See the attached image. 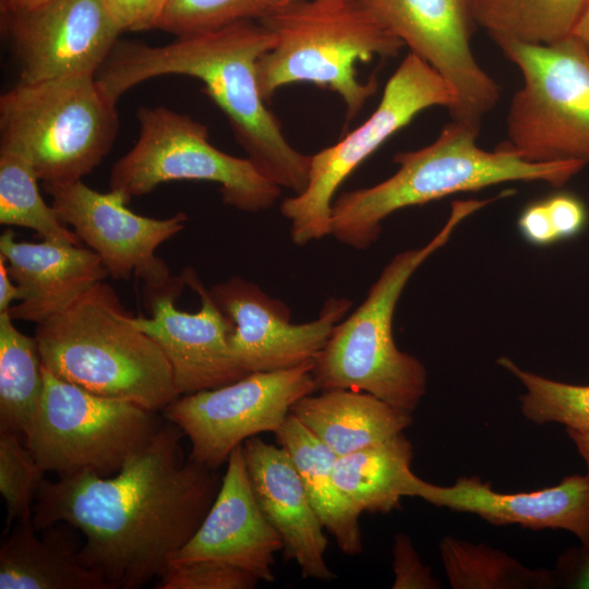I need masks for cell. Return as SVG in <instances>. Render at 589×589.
<instances>
[{"instance_id":"obj_1","label":"cell","mask_w":589,"mask_h":589,"mask_svg":"<svg viewBox=\"0 0 589 589\" xmlns=\"http://www.w3.org/2000/svg\"><path fill=\"white\" fill-rule=\"evenodd\" d=\"M183 432L166 421L113 476L44 480L33 507L37 530L64 524L85 537L81 562L110 589L158 579L195 533L221 484L216 470L188 458Z\"/></svg>"},{"instance_id":"obj_2","label":"cell","mask_w":589,"mask_h":589,"mask_svg":"<svg viewBox=\"0 0 589 589\" xmlns=\"http://www.w3.org/2000/svg\"><path fill=\"white\" fill-rule=\"evenodd\" d=\"M274 43L272 32L259 21L178 36L163 46L118 41L97 80L116 103L135 85L157 76L200 80L257 170L299 194L308 184L311 155L287 141L259 85L257 62Z\"/></svg>"},{"instance_id":"obj_3","label":"cell","mask_w":589,"mask_h":589,"mask_svg":"<svg viewBox=\"0 0 589 589\" xmlns=\"http://www.w3.org/2000/svg\"><path fill=\"white\" fill-rule=\"evenodd\" d=\"M479 133L452 120L431 144L396 153L398 169L393 176L334 200L330 235L345 245L365 250L377 241L383 220L399 209L510 181L558 188L586 167L574 160L531 163L506 144L485 151L477 145Z\"/></svg>"},{"instance_id":"obj_4","label":"cell","mask_w":589,"mask_h":589,"mask_svg":"<svg viewBox=\"0 0 589 589\" xmlns=\"http://www.w3.org/2000/svg\"><path fill=\"white\" fill-rule=\"evenodd\" d=\"M116 291L100 281L58 314L36 324L43 364L98 395L163 411L180 395L156 341L128 321Z\"/></svg>"},{"instance_id":"obj_5","label":"cell","mask_w":589,"mask_h":589,"mask_svg":"<svg viewBox=\"0 0 589 589\" xmlns=\"http://www.w3.org/2000/svg\"><path fill=\"white\" fill-rule=\"evenodd\" d=\"M497 199L454 201L446 223L426 244L399 252L388 262L364 301L335 325L314 359L316 390H361L409 412L417 408L426 393L428 373L418 358L395 344L397 302L413 273L447 243L456 227Z\"/></svg>"},{"instance_id":"obj_6","label":"cell","mask_w":589,"mask_h":589,"mask_svg":"<svg viewBox=\"0 0 589 589\" xmlns=\"http://www.w3.org/2000/svg\"><path fill=\"white\" fill-rule=\"evenodd\" d=\"M260 22L275 38L257 62L263 98L290 84H314L339 95L348 120L377 87L375 77H358V62L396 57L405 46L361 0L286 1Z\"/></svg>"},{"instance_id":"obj_7","label":"cell","mask_w":589,"mask_h":589,"mask_svg":"<svg viewBox=\"0 0 589 589\" xmlns=\"http://www.w3.org/2000/svg\"><path fill=\"white\" fill-rule=\"evenodd\" d=\"M118 130L117 103L95 76L17 83L0 97V148L25 157L43 183L82 180Z\"/></svg>"},{"instance_id":"obj_8","label":"cell","mask_w":589,"mask_h":589,"mask_svg":"<svg viewBox=\"0 0 589 589\" xmlns=\"http://www.w3.org/2000/svg\"><path fill=\"white\" fill-rule=\"evenodd\" d=\"M522 77L508 108L509 148L531 163L589 167V52L573 35L554 44L494 40Z\"/></svg>"},{"instance_id":"obj_9","label":"cell","mask_w":589,"mask_h":589,"mask_svg":"<svg viewBox=\"0 0 589 589\" xmlns=\"http://www.w3.org/2000/svg\"><path fill=\"white\" fill-rule=\"evenodd\" d=\"M44 388L27 447L59 478L110 477L141 450L163 422L135 402L89 392L43 364Z\"/></svg>"},{"instance_id":"obj_10","label":"cell","mask_w":589,"mask_h":589,"mask_svg":"<svg viewBox=\"0 0 589 589\" xmlns=\"http://www.w3.org/2000/svg\"><path fill=\"white\" fill-rule=\"evenodd\" d=\"M136 118L139 139L109 177V188L129 200L178 180L216 182L225 204L249 213L272 207L280 196L281 188L248 157L216 148L205 124L164 106L140 107Z\"/></svg>"},{"instance_id":"obj_11","label":"cell","mask_w":589,"mask_h":589,"mask_svg":"<svg viewBox=\"0 0 589 589\" xmlns=\"http://www.w3.org/2000/svg\"><path fill=\"white\" fill-rule=\"evenodd\" d=\"M454 100L447 82L409 52L387 81L373 113L337 143L311 155L305 189L281 202L292 242L304 245L330 235L334 196L349 175L421 111L434 106L449 110Z\"/></svg>"},{"instance_id":"obj_12","label":"cell","mask_w":589,"mask_h":589,"mask_svg":"<svg viewBox=\"0 0 589 589\" xmlns=\"http://www.w3.org/2000/svg\"><path fill=\"white\" fill-rule=\"evenodd\" d=\"M314 359L297 366L248 373L230 384L180 395L164 410L191 443L189 459L217 470L231 452L262 432H276L292 405L316 390Z\"/></svg>"},{"instance_id":"obj_13","label":"cell","mask_w":589,"mask_h":589,"mask_svg":"<svg viewBox=\"0 0 589 589\" xmlns=\"http://www.w3.org/2000/svg\"><path fill=\"white\" fill-rule=\"evenodd\" d=\"M151 317L128 315L168 359L179 395L217 388L247 375L228 344L233 324L216 305L194 269L187 267L161 285L143 287Z\"/></svg>"},{"instance_id":"obj_14","label":"cell","mask_w":589,"mask_h":589,"mask_svg":"<svg viewBox=\"0 0 589 589\" xmlns=\"http://www.w3.org/2000/svg\"><path fill=\"white\" fill-rule=\"evenodd\" d=\"M405 46L449 85L452 120L476 129L500 99L498 84L472 52L470 0H361Z\"/></svg>"},{"instance_id":"obj_15","label":"cell","mask_w":589,"mask_h":589,"mask_svg":"<svg viewBox=\"0 0 589 589\" xmlns=\"http://www.w3.org/2000/svg\"><path fill=\"white\" fill-rule=\"evenodd\" d=\"M44 189L59 218L100 257L111 278L133 275L146 286H156L171 277L155 251L183 230L185 213L164 219L142 216L128 208L130 200L122 192H98L82 180L44 183Z\"/></svg>"},{"instance_id":"obj_16","label":"cell","mask_w":589,"mask_h":589,"mask_svg":"<svg viewBox=\"0 0 589 589\" xmlns=\"http://www.w3.org/2000/svg\"><path fill=\"white\" fill-rule=\"evenodd\" d=\"M208 290L233 324L229 349L247 374L286 370L315 359L352 304L346 298H330L317 318L294 324L286 304L242 277H231Z\"/></svg>"},{"instance_id":"obj_17","label":"cell","mask_w":589,"mask_h":589,"mask_svg":"<svg viewBox=\"0 0 589 589\" xmlns=\"http://www.w3.org/2000/svg\"><path fill=\"white\" fill-rule=\"evenodd\" d=\"M3 16L4 31L20 67L19 83L95 76L120 35L101 0H51L36 9Z\"/></svg>"},{"instance_id":"obj_18","label":"cell","mask_w":589,"mask_h":589,"mask_svg":"<svg viewBox=\"0 0 589 589\" xmlns=\"http://www.w3.org/2000/svg\"><path fill=\"white\" fill-rule=\"evenodd\" d=\"M283 548L280 536L255 500L241 444L228 458L220 488L204 520L170 564L214 561L272 582L275 554Z\"/></svg>"},{"instance_id":"obj_19","label":"cell","mask_w":589,"mask_h":589,"mask_svg":"<svg viewBox=\"0 0 589 589\" xmlns=\"http://www.w3.org/2000/svg\"><path fill=\"white\" fill-rule=\"evenodd\" d=\"M406 496L437 507L471 513L492 525L564 529L589 543V474L564 478L557 485L533 492L501 493L478 477H461L450 486L429 483L414 473Z\"/></svg>"},{"instance_id":"obj_20","label":"cell","mask_w":589,"mask_h":589,"mask_svg":"<svg viewBox=\"0 0 589 589\" xmlns=\"http://www.w3.org/2000/svg\"><path fill=\"white\" fill-rule=\"evenodd\" d=\"M242 447L255 500L280 536L286 558L298 564L303 578H335L324 557L325 528L288 452L257 435L245 440Z\"/></svg>"},{"instance_id":"obj_21","label":"cell","mask_w":589,"mask_h":589,"mask_svg":"<svg viewBox=\"0 0 589 589\" xmlns=\"http://www.w3.org/2000/svg\"><path fill=\"white\" fill-rule=\"evenodd\" d=\"M0 255L20 290L19 303L8 310L14 321L41 323L109 276L89 248L16 241L11 229L0 237Z\"/></svg>"},{"instance_id":"obj_22","label":"cell","mask_w":589,"mask_h":589,"mask_svg":"<svg viewBox=\"0 0 589 589\" xmlns=\"http://www.w3.org/2000/svg\"><path fill=\"white\" fill-rule=\"evenodd\" d=\"M290 413L337 457L383 443L412 424V412L354 389L306 395Z\"/></svg>"},{"instance_id":"obj_23","label":"cell","mask_w":589,"mask_h":589,"mask_svg":"<svg viewBox=\"0 0 589 589\" xmlns=\"http://www.w3.org/2000/svg\"><path fill=\"white\" fill-rule=\"evenodd\" d=\"M52 527L39 539L33 518L12 525L0 548V589H110L81 562L70 534Z\"/></svg>"},{"instance_id":"obj_24","label":"cell","mask_w":589,"mask_h":589,"mask_svg":"<svg viewBox=\"0 0 589 589\" xmlns=\"http://www.w3.org/2000/svg\"><path fill=\"white\" fill-rule=\"evenodd\" d=\"M275 435L296 466L325 530L333 536L341 552L351 556L359 554L362 551L361 512L336 483L334 465L337 456L291 413Z\"/></svg>"},{"instance_id":"obj_25","label":"cell","mask_w":589,"mask_h":589,"mask_svg":"<svg viewBox=\"0 0 589 589\" xmlns=\"http://www.w3.org/2000/svg\"><path fill=\"white\" fill-rule=\"evenodd\" d=\"M412 445L400 433L383 443L339 456L334 477L338 488L362 513L388 514L399 508L412 477Z\"/></svg>"},{"instance_id":"obj_26","label":"cell","mask_w":589,"mask_h":589,"mask_svg":"<svg viewBox=\"0 0 589 589\" xmlns=\"http://www.w3.org/2000/svg\"><path fill=\"white\" fill-rule=\"evenodd\" d=\"M588 0H470L493 40L549 45L573 36Z\"/></svg>"},{"instance_id":"obj_27","label":"cell","mask_w":589,"mask_h":589,"mask_svg":"<svg viewBox=\"0 0 589 589\" xmlns=\"http://www.w3.org/2000/svg\"><path fill=\"white\" fill-rule=\"evenodd\" d=\"M0 312V431L27 434L43 395V362L35 337Z\"/></svg>"},{"instance_id":"obj_28","label":"cell","mask_w":589,"mask_h":589,"mask_svg":"<svg viewBox=\"0 0 589 589\" xmlns=\"http://www.w3.org/2000/svg\"><path fill=\"white\" fill-rule=\"evenodd\" d=\"M444 568L455 589L554 588L552 570L531 569L506 553L447 536L440 543Z\"/></svg>"},{"instance_id":"obj_29","label":"cell","mask_w":589,"mask_h":589,"mask_svg":"<svg viewBox=\"0 0 589 589\" xmlns=\"http://www.w3.org/2000/svg\"><path fill=\"white\" fill-rule=\"evenodd\" d=\"M38 181L25 157L0 148V224L33 229L44 241L80 244L76 233L43 199Z\"/></svg>"},{"instance_id":"obj_30","label":"cell","mask_w":589,"mask_h":589,"mask_svg":"<svg viewBox=\"0 0 589 589\" xmlns=\"http://www.w3.org/2000/svg\"><path fill=\"white\" fill-rule=\"evenodd\" d=\"M497 363L526 388L521 412L537 424L557 422L567 429L589 431V385L562 383L520 369L507 357Z\"/></svg>"},{"instance_id":"obj_31","label":"cell","mask_w":589,"mask_h":589,"mask_svg":"<svg viewBox=\"0 0 589 589\" xmlns=\"http://www.w3.org/2000/svg\"><path fill=\"white\" fill-rule=\"evenodd\" d=\"M286 0H169L158 29L184 36L241 21H262Z\"/></svg>"},{"instance_id":"obj_32","label":"cell","mask_w":589,"mask_h":589,"mask_svg":"<svg viewBox=\"0 0 589 589\" xmlns=\"http://www.w3.org/2000/svg\"><path fill=\"white\" fill-rule=\"evenodd\" d=\"M46 471L22 435L0 431V493L7 509V529L33 518V507Z\"/></svg>"},{"instance_id":"obj_33","label":"cell","mask_w":589,"mask_h":589,"mask_svg":"<svg viewBox=\"0 0 589 589\" xmlns=\"http://www.w3.org/2000/svg\"><path fill=\"white\" fill-rule=\"evenodd\" d=\"M260 579L232 565L214 561L170 564L157 579V589H252Z\"/></svg>"},{"instance_id":"obj_34","label":"cell","mask_w":589,"mask_h":589,"mask_svg":"<svg viewBox=\"0 0 589 589\" xmlns=\"http://www.w3.org/2000/svg\"><path fill=\"white\" fill-rule=\"evenodd\" d=\"M169 0H101L119 33L157 28Z\"/></svg>"},{"instance_id":"obj_35","label":"cell","mask_w":589,"mask_h":589,"mask_svg":"<svg viewBox=\"0 0 589 589\" xmlns=\"http://www.w3.org/2000/svg\"><path fill=\"white\" fill-rule=\"evenodd\" d=\"M395 573V589H433L438 588L440 584L431 575L414 550L410 538L405 533H397L393 548Z\"/></svg>"},{"instance_id":"obj_36","label":"cell","mask_w":589,"mask_h":589,"mask_svg":"<svg viewBox=\"0 0 589 589\" xmlns=\"http://www.w3.org/2000/svg\"><path fill=\"white\" fill-rule=\"evenodd\" d=\"M550 224L558 241L578 235L587 223L585 204L569 193H556L543 199Z\"/></svg>"},{"instance_id":"obj_37","label":"cell","mask_w":589,"mask_h":589,"mask_svg":"<svg viewBox=\"0 0 589 589\" xmlns=\"http://www.w3.org/2000/svg\"><path fill=\"white\" fill-rule=\"evenodd\" d=\"M552 573L556 587L589 589V543L564 551Z\"/></svg>"},{"instance_id":"obj_38","label":"cell","mask_w":589,"mask_h":589,"mask_svg":"<svg viewBox=\"0 0 589 589\" xmlns=\"http://www.w3.org/2000/svg\"><path fill=\"white\" fill-rule=\"evenodd\" d=\"M517 225L522 238L533 245L545 247L558 241L550 224L544 200L528 204L521 211Z\"/></svg>"},{"instance_id":"obj_39","label":"cell","mask_w":589,"mask_h":589,"mask_svg":"<svg viewBox=\"0 0 589 589\" xmlns=\"http://www.w3.org/2000/svg\"><path fill=\"white\" fill-rule=\"evenodd\" d=\"M19 299V287L8 271L5 260L0 255V312L9 310L12 301Z\"/></svg>"},{"instance_id":"obj_40","label":"cell","mask_w":589,"mask_h":589,"mask_svg":"<svg viewBox=\"0 0 589 589\" xmlns=\"http://www.w3.org/2000/svg\"><path fill=\"white\" fill-rule=\"evenodd\" d=\"M51 0H1L2 13H19L36 9Z\"/></svg>"},{"instance_id":"obj_41","label":"cell","mask_w":589,"mask_h":589,"mask_svg":"<svg viewBox=\"0 0 589 589\" xmlns=\"http://www.w3.org/2000/svg\"><path fill=\"white\" fill-rule=\"evenodd\" d=\"M567 434L573 440L580 456L584 458L589 474V431L567 429Z\"/></svg>"},{"instance_id":"obj_42","label":"cell","mask_w":589,"mask_h":589,"mask_svg":"<svg viewBox=\"0 0 589 589\" xmlns=\"http://www.w3.org/2000/svg\"><path fill=\"white\" fill-rule=\"evenodd\" d=\"M589 52V0L573 34Z\"/></svg>"},{"instance_id":"obj_43","label":"cell","mask_w":589,"mask_h":589,"mask_svg":"<svg viewBox=\"0 0 589 589\" xmlns=\"http://www.w3.org/2000/svg\"><path fill=\"white\" fill-rule=\"evenodd\" d=\"M286 1H291V0H286ZM286 1H285V2H286Z\"/></svg>"}]
</instances>
